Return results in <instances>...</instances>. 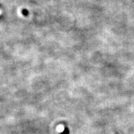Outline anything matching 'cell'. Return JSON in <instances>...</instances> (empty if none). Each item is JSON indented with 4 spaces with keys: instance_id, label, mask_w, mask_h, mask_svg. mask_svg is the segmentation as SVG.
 Listing matches in <instances>:
<instances>
[{
    "instance_id": "obj_2",
    "label": "cell",
    "mask_w": 134,
    "mask_h": 134,
    "mask_svg": "<svg viewBox=\"0 0 134 134\" xmlns=\"http://www.w3.org/2000/svg\"><path fill=\"white\" fill-rule=\"evenodd\" d=\"M22 12H23L24 16H27L28 15V11H27V9H23Z\"/></svg>"
},
{
    "instance_id": "obj_1",
    "label": "cell",
    "mask_w": 134,
    "mask_h": 134,
    "mask_svg": "<svg viewBox=\"0 0 134 134\" xmlns=\"http://www.w3.org/2000/svg\"><path fill=\"white\" fill-rule=\"evenodd\" d=\"M69 133H70V131H69L68 129L66 127V128L65 129V130H64V132H63L61 134H69Z\"/></svg>"
}]
</instances>
